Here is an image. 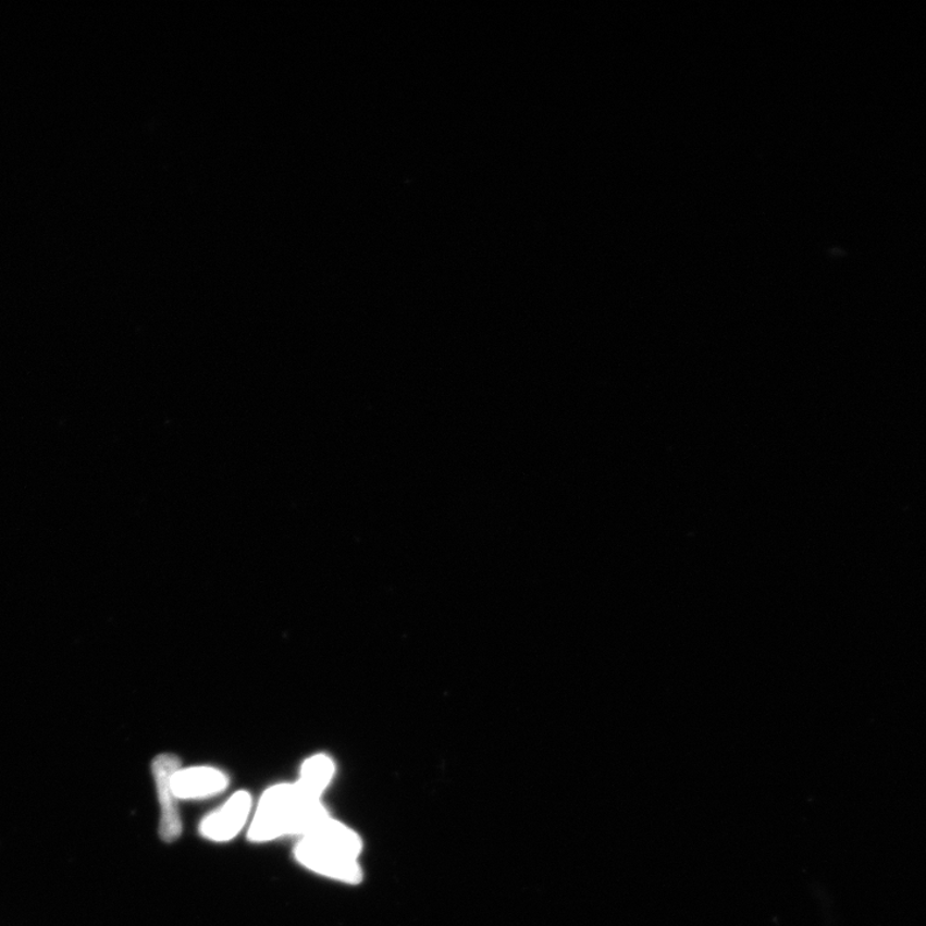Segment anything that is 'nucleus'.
Instances as JSON below:
<instances>
[{"label":"nucleus","mask_w":926,"mask_h":926,"mask_svg":"<svg viewBox=\"0 0 926 926\" xmlns=\"http://www.w3.org/2000/svg\"><path fill=\"white\" fill-rule=\"evenodd\" d=\"M251 810V797L238 791L221 808L211 813L200 825L205 838L213 841H229L242 831Z\"/></svg>","instance_id":"nucleus-4"},{"label":"nucleus","mask_w":926,"mask_h":926,"mask_svg":"<svg viewBox=\"0 0 926 926\" xmlns=\"http://www.w3.org/2000/svg\"><path fill=\"white\" fill-rule=\"evenodd\" d=\"M328 816L321 802L304 795L296 783L277 785L261 797L249 839L261 843L284 836L304 837L314 824Z\"/></svg>","instance_id":"nucleus-1"},{"label":"nucleus","mask_w":926,"mask_h":926,"mask_svg":"<svg viewBox=\"0 0 926 926\" xmlns=\"http://www.w3.org/2000/svg\"><path fill=\"white\" fill-rule=\"evenodd\" d=\"M295 857L303 866L329 878L353 884L362 880V872L356 859L332 850L320 841L301 838L295 847Z\"/></svg>","instance_id":"nucleus-2"},{"label":"nucleus","mask_w":926,"mask_h":926,"mask_svg":"<svg viewBox=\"0 0 926 926\" xmlns=\"http://www.w3.org/2000/svg\"><path fill=\"white\" fill-rule=\"evenodd\" d=\"M334 763L326 755H316L304 763L300 780L296 783L304 795L320 801L323 790L334 776Z\"/></svg>","instance_id":"nucleus-7"},{"label":"nucleus","mask_w":926,"mask_h":926,"mask_svg":"<svg viewBox=\"0 0 926 926\" xmlns=\"http://www.w3.org/2000/svg\"><path fill=\"white\" fill-rule=\"evenodd\" d=\"M227 787V776L215 768L178 769L173 776V790L178 799L208 798L221 793Z\"/></svg>","instance_id":"nucleus-5"},{"label":"nucleus","mask_w":926,"mask_h":926,"mask_svg":"<svg viewBox=\"0 0 926 926\" xmlns=\"http://www.w3.org/2000/svg\"><path fill=\"white\" fill-rule=\"evenodd\" d=\"M301 838L320 841V843L349 855L351 859H357L360 850H362V841H360L357 834L353 832L349 827L335 822L330 816L322 818L321 822L313 825L312 829Z\"/></svg>","instance_id":"nucleus-6"},{"label":"nucleus","mask_w":926,"mask_h":926,"mask_svg":"<svg viewBox=\"0 0 926 926\" xmlns=\"http://www.w3.org/2000/svg\"><path fill=\"white\" fill-rule=\"evenodd\" d=\"M152 767L161 807L160 837L166 843H172L182 834V819L176 805L178 798L173 790V776L180 769V761L173 754H161L153 761Z\"/></svg>","instance_id":"nucleus-3"}]
</instances>
